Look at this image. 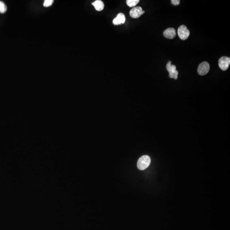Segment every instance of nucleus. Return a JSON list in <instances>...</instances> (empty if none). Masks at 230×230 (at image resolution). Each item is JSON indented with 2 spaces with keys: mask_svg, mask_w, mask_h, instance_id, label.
Masks as SVG:
<instances>
[{
  "mask_svg": "<svg viewBox=\"0 0 230 230\" xmlns=\"http://www.w3.org/2000/svg\"><path fill=\"white\" fill-rule=\"evenodd\" d=\"M151 159L148 156L144 155L139 159L137 163V167L140 170H144L149 166Z\"/></svg>",
  "mask_w": 230,
  "mask_h": 230,
  "instance_id": "1",
  "label": "nucleus"
},
{
  "mask_svg": "<svg viewBox=\"0 0 230 230\" xmlns=\"http://www.w3.org/2000/svg\"><path fill=\"white\" fill-rule=\"evenodd\" d=\"M166 68L169 72V77L171 78H174L176 80L178 78L179 73L176 70V66L174 65H171V61H169L167 64Z\"/></svg>",
  "mask_w": 230,
  "mask_h": 230,
  "instance_id": "2",
  "label": "nucleus"
},
{
  "mask_svg": "<svg viewBox=\"0 0 230 230\" xmlns=\"http://www.w3.org/2000/svg\"><path fill=\"white\" fill-rule=\"evenodd\" d=\"M178 35L181 39L183 40H185L188 38L189 36L190 33L189 30L188 29L187 27L185 25L180 26L179 27L177 31Z\"/></svg>",
  "mask_w": 230,
  "mask_h": 230,
  "instance_id": "3",
  "label": "nucleus"
},
{
  "mask_svg": "<svg viewBox=\"0 0 230 230\" xmlns=\"http://www.w3.org/2000/svg\"><path fill=\"white\" fill-rule=\"evenodd\" d=\"M210 69V65L208 62L206 61L202 62L199 66L197 71L200 75L204 76L207 74Z\"/></svg>",
  "mask_w": 230,
  "mask_h": 230,
  "instance_id": "4",
  "label": "nucleus"
},
{
  "mask_svg": "<svg viewBox=\"0 0 230 230\" xmlns=\"http://www.w3.org/2000/svg\"><path fill=\"white\" fill-rule=\"evenodd\" d=\"M230 64V58L226 56L222 57L219 60V66L222 70L225 71L229 68Z\"/></svg>",
  "mask_w": 230,
  "mask_h": 230,
  "instance_id": "5",
  "label": "nucleus"
},
{
  "mask_svg": "<svg viewBox=\"0 0 230 230\" xmlns=\"http://www.w3.org/2000/svg\"><path fill=\"white\" fill-rule=\"evenodd\" d=\"M144 12H145L143 11L142 8L141 7H135L130 11V15L132 18H137L144 14Z\"/></svg>",
  "mask_w": 230,
  "mask_h": 230,
  "instance_id": "6",
  "label": "nucleus"
},
{
  "mask_svg": "<svg viewBox=\"0 0 230 230\" xmlns=\"http://www.w3.org/2000/svg\"><path fill=\"white\" fill-rule=\"evenodd\" d=\"M125 20L126 18L124 14L122 13H119L114 19L113 23L115 25H118L121 24H124Z\"/></svg>",
  "mask_w": 230,
  "mask_h": 230,
  "instance_id": "7",
  "label": "nucleus"
},
{
  "mask_svg": "<svg viewBox=\"0 0 230 230\" xmlns=\"http://www.w3.org/2000/svg\"><path fill=\"white\" fill-rule=\"evenodd\" d=\"M163 35L168 39H173L176 36V32L174 28H169L167 29L163 32Z\"/></svg>",
  "mask_w": 230,
  "mask_h": 230,
  "instance_id": "8",
  "label": "nucleus"
},
{
  "mask_svg": "<svg viewBox=\"0 0 230 230\" xmlns=\"http://www.w3.org/2000/svg\"><path fill=\"white\" fill-rule=\"evenodd\" d=\"M92 5L94 6L95 9L98 11H102L104 9V7H105L104 3L102 1H100V0H97V1H95L93 3Z\"/></svg>",
  "mask_w": 230,
  "mask_h": 230,
  "instance_id": "9",
  "label": "nucleus"
},
{
  "mask_svg": "<svg viewBox=\"0 0 230 230\" xmlns=\"http://www.w3.org/2000/svg\"><path fill=\"white\" fill-rule=\"evenodd\" d=\"M139 0H127L126 1L127 4L129 7H134L136 6L139 3Z\"/></svg>",
  "mask_w": 230,
  "mask_h": 230,
  "instance_id": "10",
  "label": "nucleus"
},
{
  "mask_svg": "<svg viewBox=\"0 0 230 230\" xmlns=\"http://www.w3.org/2000/svg\"><path fill=\"white\" fill-rule=\"evenodd\" d=\"M7 7L3 1H0V13H4L7 11Z\"/></svg>",
  "mask_w": 230,
  "mask_h": 230,
  "instance_id": "11",
  "label": "nucleus"
},
{
  "mask_svg": "<svg viewBox=\"0 0 230 230\" xmlns=\"http://www.w3.org/2000/svg\"><path fill=\"white\" fill-rule=\"evenodd\" d=\"M54 2L53 0H46L44 3V6L45 7H50Z\"/></svg>",
  "mask_w": 230,
  "mask_h": 230,
  "instance_id": "12",
  "label": "nucleus"
},
{
  "mask_svg": "<svg viewBox=\"0 0 230 230\" xmlns=\"http://www.w3.org/2000/svg\"><path fill=\"white\" fill-rule=\"evenodd\" d=\"M180 0H171V1L172 4L174 5V6L179 5L180 3Z\"/></svg>",
  "mask_w": 230,
  "mask_h": 230,
  "instance_id": "13",
  "label": "nucleus"
}]
</instances>
